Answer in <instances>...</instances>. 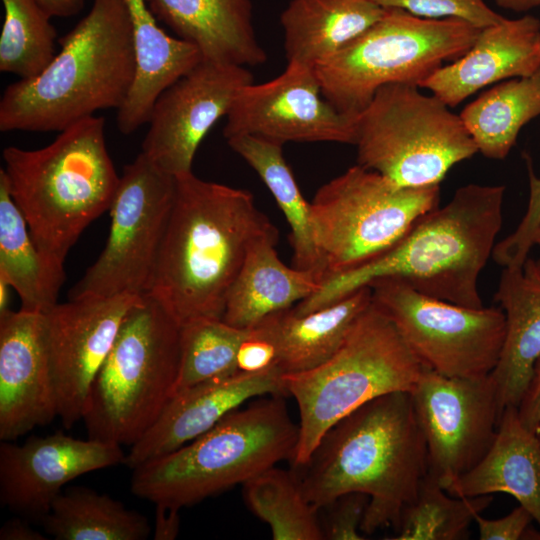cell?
I'll return each instance as SVG.
<instances>
[{
  "mask_svg": "<svg viewBox=\"0 0 540 540\" xmlns=\"http://www.w3.org/2000/svg\"><path fill=\"white\" fill-rule=\"evenodd\" d=\"M368 503L369 497L359 492L346 493L333 500L325 507L327 516L325 525L322 526L324 539H365L360 533V527Z\"/></svg>",
  "mask_w": 540,
  "mask_h": 540,
  "instance_id": "cell-39",
  "label": "cell"
},
{
  "mask_svg": "<svg viewBox=\"0 0 540 540\" xmlns=\"http://www.w3.org/2000/svg\"><path fill=\"white\" fill-rule=\"evenodd\" d=\"M533 263H534V268L540 277V258L536 261L534 260Z\"/></svg>",
  "mask_w": 540,
  "mask_h": 540,
  "instance_id": "cell-48",
  "label": "cell"
},
{
  "mask_svg": "<svg viewBox=\"0 0 540 540\" xmlns=\"http://www.w3.org/2000/svg\"><path fill=\"white\" fill-rule=\"evenodd\" d=\"M129 13L135 53V78L117 110V127L124 135L148 122L159 95L202 61L191 43L167 34L157 24L147 0H124Z\"/></svg>",
  "mask_w": 540,
  "mask_h": 540,
  "instance_id": "cell-23",
  "label": "cell"
},
{
  "mask_svg": "<svg viewBox=\"0 0 540 540\" xmlns=\"http://www.w3.org/2000/svg\"><path fill=\"white\" fill-rule=\"evenodd\" d=\"M368 286L373 304L424 368L460 378L492 373L506 334L501 308H470L440 300L398 278L376 279Z\"/></svg>",
  "mask_w": 540,
  "mask_h": 540,
  "instance_id": "cell-12",
  "label": "cell"
},
{
  "mask_svg": "<svg viewBox=\"0 0 540 540\" xmlns=\"http://www.w3.org/2000/svg\"><path fill=\"white\" fill-rule=\"evenodd\" d=\"M278 230L273 225L250 244L228 292L222 320L249 329L267 316L293 307L321 286L312 272L285 265L275 249Z\"/></svg>",
  "mask_w": 540,
  "mask_h": 540,
  "instance_id": "cell-24",
  "label": "cell"
},
{
  "mask_svg": "<svg viewBox=\"0 0 540 540\" xmlns=\"http://www.w3.org/2000/svg\"><path fill=\"white\" fill-rule=\"evenodd\" d=\"M491 495H450L429 474L405 507L395 529L396 540H460L468 536L475 517L492 502Z\"/></svg>",
  "mask_w": 540,
  "mask_h": 540,
  "instance_id": "cell-34",
  "label": "cell"
},
{
  "mask_svg": "<svg viewBox=\"0 0 540 540\" xmlns=\"http://www.w3.org/2000/svg\"><path fill=\"white\" fill-rule=\"evenodd\" d=\"M252 82L247 67L202 60L155 101L141 152L175 177L191 172L206 134L226 117L240 89Z\"/></svg>",
  "mask_w": 540,
  "mask_h": 540,
  "instance_id": "cell-17",
  "label": "cell"
},
{
  "mask_svg": "<svg viewBox=\"0 0 540 540\" xmlns=\"http://www.w3.org/2000/svg\"><path fill=\"white\" fill-rule=\"evenodd\" d=\"M58 42L60 51L38 76L5 88L1 132H60L125 102L136 64L124 0H93L89 12Z\"/></svg>",
  "mask_w": 540,
  "mask_h": 540,
  "instance_id": "cell-4",
  "label": "cell"
},
{
  "mask_svg": "<svg viewBox=\"0 0 540 540\" xmlns=\"http://www.w3.org/2000/svg\"><path fill=\"white\" fill-rule=\"evenodd\" d=\"M277 348L261 325L250 329L237 354V371L260 373L277 368Z\"/></svg>",
  "mask_w": 540,
  "mask_h": 540,
  "instance_id": "cell-41",
  "label": "cell"
},
{
  "mask_svg": "<svg viewBox=\"0 0 540 540\" xmlns=\"http://www.w3.org/2000/svg\"><path fill=\"white\" fill-rule=\"evenodd\" d=\"M297 473L318 511L339 496L369 497L360 530L396 529L428 474L426 444L409 392L379 396L333 425Z\"/></svg>",
  "mask_w": 540,
  "mask_h": 540,
  "instance_id": "cell-2",
  "label": "cell"
},
{
  "mask_svg": "<svg viewBox=\"0 0 540 540\" xmlns=\"http://www.w3.org/2000/svg\"><path fill=\"white\" fill-rule=\"evenodd\" d=\"M419 88L384 85L356 117L357 164L402 187L440 185L454 165L478 152L460 115Z\"/></svg>",
  "mask_w": 540,
  "mask_h": 540,
  "instance_id": "cell-10",
  "label": "cell"
},
{
  "mask_svg": "<svg viewBox=\"0 0 540 540\" xmlns=\"http://www.w3.org/2000/svg\"><path fill=\"white\" fill-rule=\"evenodd\" d=\"M533 261L504 267L495 294L506 317L503 348L491 373L500 416L519 404L540 355V277Z\"/></svg>",
  "mask_w": 540,
  "mask_h": 540,
  "instance_id": "cell-25",
  "label": "cell"
},
{
  "mask_svg": "<svg viewBox=\"0 0 540 540\" xmlns=\"http://www.w3.org/2000/svg\"><path fill=\"white\" fill-rule=\"evenodd\" d=\"M266 394L286 395L279 369L236 372L178 391L150 429L131 446L124 465L133 469L173 452L209 431L246 400Z\"/></svg>",
  "mask_w": 540,
  "mask_h": 540,
  "instance_id": "cell-20",
  "label": "cell"
},
{
  "mask_svg": "<svg viewBox=\"0 0 540 540\" xmlns=\"http://www.w3.org/2000/svg\"><path fill=\"white\" fill-rule=\"evenodd\" d=\"M371 303V288L365 286L319 310L297 315L291 307L267 316L258 324L276 345L277 368L282 374L298 373L328 360Z\"/></svg>",
  "mask_w": 540,
  "mask_h": 540,
  "instance_id": "cell-27",
  "label": "cell"
},
{
  "mask_svg": "<svg viewBox=\"0 0 540 540\" xmlns=\"http://www.w3.org/2000/svg\"><path fill=\"white\" fill-rule=\"evenodd\" d=\"M299 426L282 395L235 409L209 431L132 469L131 492L181 509L226 491L291 459Z\"/></svg>",
  "mask_w": 540,
  "mask_h": 540,
  "instance_id": "cell-6",
  "label": "cell"
},
{
  "mask_svg": "<svg viewBox=\"0 0 540 540\" xmlns=\"http://www.w3.org/2000/svg\"><path fill=\"white\" fill-rule=\"evenodd\" d=\"M1 540H44L46 537L31 528L26 520L10 519L0 529Z\"/></svg>",
  "mask_w": 540,
  "mask_h": 540,
  "instance_id": "cell-44",
  "label": "cell"
},
{
  "mask_svg": "<svg viewBox=\"0 0 540 540\" xmlns=\"http://www.w3.org/2000/svg\"><path fill=\"white\" fill-rule=\"evenodd\" d=\"M41 521L56 540H144L152 533L144 515L84 486L62 491Z\"/></svg>",
  "mask_w": 540,
  "mask_h": 540,
  "instance_id": "cell-32",
  "label": "cell"
},
{
  "mask_svg": "<svg viewBox=\"0 0 540 540\" xmlns=\"http://www.w3.org/2000/svg\"><path fill=\"white\" fill-rule=\"evenodd\" d=\"M535 244L540 245V224H539L537 234H536V237H535Z\"/></svg>",
  "mask_w": 540,
  "mask_h": 540,
  "instance_id": "cell-49",
  "label": "cell"
},
{
  "mask_svg": "<svg viewBox=\"0 0 540 540\" xmlns=\"http://www.w3.org/2000/svg\"><path fill=\"white\" fill-rule=\"evenodd\" d=\"M9 287L10 284L2 277H0V316L7 313L9 303Z\"/></svg>",
  "mask_w": 540,
  "mask_h": 540,
  "instance_id": "cell-47",
  "label": "cell"
},
{
  "mask_svg": "<svg viewBox=\"0 0 540 540\" xmlns=\"http://www.w3.org/2000/svg\"><path fill=\"white\" fill-rule=\"evenodd\" d=\"M0 277L17 292L21 310L47 313L58 302L64 267L36 245L0 169Z\"/></svg>",
  "mask_w": 540,
  "mask_h": 540,
  "instance_id": "cell-29",
  "label": "cell"
},
{
  "mask_svg": "<svg viewBox=\"0 0 540 540\" xmlns=\"http://www.w3.org/2000/svg\"><path fill=\"white\" fill-rule=\"evenodd\" d=\"M141 296H85L57 303L44 314L58 417L66 429L82 420L92 383Z\"/></svg>",
  "mask_w": 540,
  "mask_h": 540,
  "instance_id": "cell-16",
  "label": "cell"
},
{
  "mask_svg": "<svg viewBox=\"0 0 540 540\" xmlns=\"http://www.w3.org/2000/svg\"><path fill=\"white\" fill-rule=\"evenodd\" d=\"M383 8L402 9L427 19L454 18L483 29L500 22L504 17L490 8L484 0H373Z\"/></svg>",
  "mask_w": 540,
  "mask_h": 540,
  "instance_id": "cell-37",
  "label": "cell"
},
{
  "mask_svg": "<svg viewBox=\"0 0 540 540\" xmlns=\"http://www.w3.org/2000/svg\"><path fill=\"white\" fill-rule=\"evenodd\" d=\"M179 366L180 325L143 294L90 388L82 416L88 438L135 444L173 396Z\"/></svg>",
  "mask_w": 540,
  "mask_h": 540,
  "instance_id": "cell-8",
  "label": "cell"
},
{
  "mask_svg": "<svg viewBox=\"0 0 540 540\" xmlns=\"http://www.w3.org/2000/svg\"><path fill=\"white\" fill-rule=\"evenodd\" d=\"M500 8L514 12H526L540 7V0H494Z\"/></svg>",
  "mask_w": 540,
  "mask_h": 540,
  "instance_id": "cell-46",
  "label": "cell"
},
{
  "mask_svg": "<svg viewBox=\"0 0 540 540\" xmlns=\"http://www.w3.org/2000/svg\"><path fill=\"white\" fill-rule=\"evenodd\" d=\"M0 71L20 79L38 76L56 55V30L35 0H2Z\"/></svg>",
  "mask_w": 540,
  "mask_h": 540,
  "instance_id": "cell-35",
  "label": "cell"
},
{
  "mask_svg": "<svg viewBox=\"0 0 540 540\" xmlns=\"http://www.w3.org/2000/svg\"><path fill=\"white\" fill-rule=\"evenodd\" d=\"M446 491L456 497L510 494L540 526V439L522 424L517 407L503 411L487 453Z\"/></svg>",
  "mask_w": 540,
  "mask_h": 540,
  "instance_id": "cell-26",
  "label": "cell"
},
{
  "mask_svg": "<svg viewBox=\"0 0 540 540\" xmlns=\"http://www.w3.org/2000/svg\"><path fill=\"white\" fill-rule=\"evenodd\" d=\"M273 224L246 190L176 177V193L144 294L181 326L197 318L222 319L228 292L250 244Z\"/></svg>",
  "mask_w": 540,
  "mask_h": 540,
  "instance_id": "cell-1",
  "label": "cell"
},
{
  "mask_svg": "<svg viewBox=\"0 0 540 540\" xmlns=\"http://www.w3.org/2000/svg\"><path fill=\"white\" fill-rule=\"evenodd\" d=\"M248 508L270 526L274 540H322L318 510L306 499L294 471L271 467L243 485Z\"/></svg>",
  "mask_w": 540,
  "mask_h": 540,
  "instance_id": "cell-33",
  "label": "cell"
},
{
  "mask_svg": "<svg viewBox=\"0 0 540 540\" xmlns=\"http://www.w3.org/2000/svg\"><path fill=\"white\" fill-rule=\"evenodd\" d=\"M155 506L153 538L155 540H174L180 531V509L162 504H155Z\"/></svg>",
  "mask_w": 540,
  "mask_h": 540,
  "instance_id": "cell-43",
  "label": "cell"
},
{
  "mask_svg": "<svg viewBox=\"0 0 540 540\" xmlns=\"http://www.w3.org/2000/svg\"><path fill=\"white\" fill-rule=\"evenodd\" d=\"M439 203L440 185L402 187L359 164L325 183L310 202L325 280L389 249Z\"/></svg>",
  "mask_w": 540,
  "mask_h": 540,
  "instance_id": "cell-11",
  "label": "cell"
},
{
  "mask_svg": "<svg viewBox=\"0 0 540 540\" xmlns=\"http://www.w3.org/2000/svg\"><path fill=\"white\" fill-rule=\"evenodd\" d=\"M529 176V202L526 213L513 233L495 244L492 258L502 267H523L540 224V178L526 156Z\"/></svg>",
  "mask_w": 540,
  "mask_h": 540,
  "instance_id": "cell-38",
  "label": "cell"
},
{
  "mask_svg": "<svg viewBox=\"0 0 540 540\" xmlns=\"http://www.w3.org/2000/svg\"><path fill=\"white\" fill-rule=\"evenodd\" d=\"M176 193V177L142 152L124 166L109 209L103 251L72 287L69 299L143 295L150 280Z\"/></svg>",
  "mask_w": 540,
  "mask_h": 540,
  "instance_id": "cell-13",
  "label": "cell"
},
{
  "mask_svg": "<svg viewBox=\"0 0 540 540\" xmlns=\"http://www.w3.org/2000/svg\"><path fill=\"white\" fill-rule=\"evenodd\" d=\"M104 126L103 117L92 115L61 130L45 147L3 150L10 194L36 245L55 263L64 264L82 232L113 203L120 176Z\"/></svg>",
  "mask_w": 540,
  "mask_h": 540,
  "instance_id": "cell-5",
  "label": "cell"
},
{
  "mask_svg": "<svg viewBox=\"0 0 540 540\" xmlns=\"http://www.w3.org/2000/svg\"><path fill=\"white\" fill-rule=\"evenodd\" d=\"M423 369L372 302L328 360L307 371L282 374L285 394L295 398L299 411L293 468L303 466L322 436L351 412L379 396L410 392Z\"/></svg>",
  "mask_w": 540,
  "mask_h": 540,
  "instance_id": "cell-7",
  "label": "cell"
},
{
  "mask_svg": "<svg viewBox=\"0 0 540 540\" xmlns=\"http://www.w3.org/2000/svg\"><path fill=\"white\" fill-rule=\"evenodd\" d=\"M522 424L531 432L540 434V355L534 362L531 376L517 405Z\"/></svg>",
  "mask_w": 540,
  "mask_h": 540,
  "instance_id": "cell-42",
  "label": "cell"
},
{
  "mask_svg": "<svg viewBox=\"0 0 540 540\" xmlns=\"http://www.w3.org/2000/svg\"><path fill=\"white\" fill-rule=\"evenodd\" d=\"M373 0H291L280 16L288 62L315 67L384 14Z\"/></svg>",
  "mask_w": 540,
  "mask_h": 540,
  "instance_id": "cell-28",
  "label": "cell"
},
{
  "mask_svg": "<svg viewBox=\"0 0 540 540\" xmlns=\"http://www.w3.org/2000/svg\"><path fill=\"white\" fill-rule=\"evenodd\" d=\"M250 329L214 318H197L181 325L180 366L174 393L238 372V350Z\"/></svg>",
  "mask_w": 540,
  "mask_h": 540,
  "instance_id": "cell-36",
  "label": "cell"
},
{
  "mask_svg": "<svg viewBox=\"0 0 540 540\" xmlns=\"http://www.w3.org/2000/svg\"><path fill=\"white\" fill-rule=\"evenodd\" d=\"M533 517L519 505L507 515L497 519H486L478 514L474 522L478 527L480 540H521L539 539L540 534L531 528Z\"/></svg>",
  "mask_w": 540,
  "mask_h": 540,
  "instance_id": "cell-40",
  "label": "cell"
},
{
  "mask_svg": "<svg viewBox=\"0 0 540 540\" xmlns=\"http://www.w3.org/2000/svg\"><path fill=\"white\" fill-rule=\"evenodd\" d=\"M121 445L61 432L23 444L1 441L0 502L10 511L42 520L63 487L77 477L124 464Z\"/></svg>",
  "mask_w": 540,
  "mask_h": 540,
  "instance_id": "cell-18",
  "label": "cell"
},
{
  "mask_svg": "<svg viewBox=\"0 0 540 540\" xmlns=\"http://www.w3.org/2000/svg\"><path fill=\"white\" fill-rule=\"evenodd\" d=\"M503 185L467 184L451 200L418 219L389 249L322 282L292 310L324 308L380 278H398L414 290L454 304L482 308L481 271L492 257L503 222Z\"/></svg>",
  "mask_w": 540,
  "mask_h": 540,
  "instance_id": "cell-3",
  "label": "cell"
},
{
  "mask_svg": "<svg viewBox=\"0 0 540 540\" xmlns=\"http://www.w3.org/2000/svg\"><path fill=\"white\" fill-rule=\"evenodd\" d=\"M51 17H69L79 13L87 0H35Z\"/></svg>",
  "mask_w": 540,
  "mask_h": 540,
  "instance_id": "cell-45",
  "label": "cell"
},
{
  "mask_svg": "<svg viewBox=\"0 0 540 540\" xmlns=\"http://www.w3.org/2000/svg\"><path fill=\"white\" fill-rule=\"evenodd\" d=\"M223 134L225 138L251 135L282 145H354L356 118L339 112L324 98L314 67L288 62L276 78L240 89L226 115Z\"/></svg>",
  "mask_w": 540,
  "mask_h": 540,
  "instance_id": "cell-15",
  "label": "cell"
},
{
  "mask_svg": "<svg viewBox=\"0 0 540 540\" xmlns=\"http://www.w3.org/2000/svg\"><path fill=\"white\" fill-rule=\"evenodd\" d=\"M423 435L428 474L445 490L491 447L500 420L494 381L448 377L424 368L409 392Z\"/></svg>",
  "mask_w": 540,
  "mask_h": 540,
  "instance_id": "cell-14",
  "label": "cell"
},
{
  "mask_svg": "<svg viewBox=\"0 0 540 540\" xmlns=\"http://www.w3.org/2000/svg\"><path fill=\"white\" fill-rule=\"evenodd\" d=\"M479 28L454 18L427 19L385 8L357 38L314 67L324 98L356 118L391 83L420 85L444 61L461 57Z\"/></svg>",
  "mask_w": 540,
  "mask_h": 540,
  "instance_id": "cell-9",
  "label": "cell"
},
{
  "mask_svg": "<svg viewBox=\"0 0 540 540\" xmlns=\"http://www.w3.org/2000/svg\"><path fill=\"white\" fill-rule=\"evenodd\" d=\"M483 156L502 160L524 125L540 116V69L497 83L459 114Z\"/></svg>",
  "mask_w": 540,
  "mask_h": 540,
  "instance_id": "cell-31",
  "label": "cell"
},
{
  "mask_svg": "<svg viewBox=\"0 0 540 540\" xmlns=\"http://www.w3.org/2000/svg\"><path fill=\"white\" fill-rule=\"evenodd\" d=\"M58 416L45 316H0V439L12 441Z\"/></svg>",
  "mask_w": 540,
  "mask_h": 540,
  "instance_id": "cell-19",
  "label": "cell"
},
{
  "mask_svg": "<svg viewBox=\"0 0 540 540\" xmlns=\"http://www.w3.org/2000/svg\"><path fill=\"white\" fill-rule=\"evenodd\" d=\"M540 69V20L503 18L485 27L459 58L439 67L419 85L450 108L480 89L529 76Z\"/></svg>",
  "mask_w": 540,
  "mask_h": 540,
  "instance_id": "cell-21",
  "label": "cell"
},
{
  "mask_svg": "<svg viewBox=\"0 0 540 540\" xmlns=\"http://www.w3.org/2000/svg\"><path fill=\"white\" fill-rule=\"evenodd\" d=\"M228 145L259 175L273 195L290 226L293 267L326 278L321 255L314 242L310 203L303 197L283 156L282 144L251 135L226 138Z\"/></svg>",
  "mask_w": 540,
  "mask_h": 540,
  "instance_id": "cell-30",
  "label": "cell"
},
{
  "mask_svg": "<svg viewBox=\"0 0 540 540\" xmlns=\"http://www.w3.org/2000/svg\"><path fill=\"white\" fill-rule=\"evenodd\" d=\"M156 18L194 45L202 60L256 66L267 55L253 25L251 0H147Z\"/></svg>",
  "mask_w": 540,
  "mask_h": 540,
  "instance_id": "cell-22",
  "label": "cell"
},
{
  "mask_svg": "<svg viewBox=\"0 0 540 540\" xmlns=\"http://www.w3.org/2000/svg\"><path fill=\"white\" fill-rule=\"evenodd\" d=\"M539 439H540V434L538 435Z\"/></svg>",
  "mask_w": 540,
  "mask_h": 540,
  "instance_id": "cell-50",
  "label": "cell"
}]
</instances>
